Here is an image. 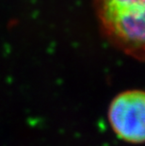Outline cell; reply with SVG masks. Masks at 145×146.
Instances as JSON below:
<instances>
[{
    "mask_svg": "<svg viewBox=\"0 0 145 146\" xmlns=\"http://www.w3.org/2000/svg\"><path fill=\"white\" fill-rule=\"evenodd\" d=\"M105 36L126 55L145 60V0H95Z\"/></svg>",
    "mask_w": 145,
    "mask_h": 146,
    "instance_id": "cell-1",
    "label": "cell"
},
{
    "mask_svg": "<svg viewBox=\"0 0 145 146\" xmlns=\"http://www.w3.org/2000/svg\"><path fill=\"white\" fill-rule=\"evenodd\" d=\"M109 117L121 139L130 142L145 141V92L128 91L116 96Z\"/></svg>",
    "mask_w": 145,
    "mask_h": 146,
    "instance_id": "cell-2",
    "label": "cell"
}]
</instances>
